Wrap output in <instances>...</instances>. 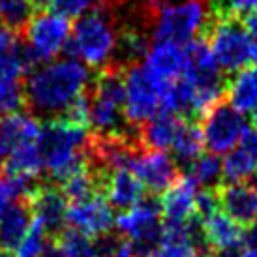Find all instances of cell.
<instances>
[{"mask_svg":"<svg viewBox=\"0 0 257 257\" xmlns=\"http://www.w3.org/2000/svg\"><path fill=\"white\" fill-rule=\"evenodd\" d=\"M90 72L77 58H55L34 66L23 81L25 103L36 118L57 120L90 86Z\"/></svg>","mask_w":257,"mask_h":257,"instance_id":"obj_1","label":"cell"},{"mask_svg":"<svg viewBox=\"0 0 257 257\" xmlns=\"http://www.w3.org/2000/svg\"><path fill=\"white\" fill-rule=\"evenodd\" d=\"M90 141L92 134H88V130L64 120H47L42 124L38 145L43 154L45 173L62 184L70 175L88 164Z\"/></svg>","mask_w":257,"mask_h":257,"instance_id":"obj_2","label":"cell"},{"mask_svg":"<svg viewBox=\"0 0 257 257\" xmlns=\"http://www.w3.org/2000/svg\"><path fill=\"white\" fill-rule=\"evenodd\" d=\"M118 30L105 8L86 12L75 19L66 53L85 66L101 70L111 64L118 47Z\"/></svg>","mask_w":257,"mask_h":257,"instance_id":"obj_3","label":"cell"},{"mask_svg":"<svg viewBox=\"0 0 257 257\" xmlns=\"http://www.w3.org/2000/svg\"><path fill=\"white\" fill-rule=\"evenodd\" d=\"M150 17L154 42L188 45L205 34L208 25L207 0H184L179 4H162Z\"/></svg>","mask_w":257,"mask_h":257,"instance_id":"obj_4","label":"cell"},{"mask_svg":"<svg viewBox=\"0 0 257 257\" xmlns=\"http://www.w3.org/2000/svg\"><path fill=\"white\" fill-rule=\"evenodd\" d=\"M203 36L207 38L216 62L225 75H236L251 62V38L244 29L242 19L208 17L207 30Z\"/></svg>","mask_w":257,"mask_h":257,"instance_id":"obj_5","label":"cell"},{"mask_svg":"<svg viewBox=\"0 0 257 257\" xmlns=\"http://www.w3.org/2000/svg\"><path fill=\"white\" fill-rule=\"evenodd\" d=\"M116 231L134 250L136 257H152L164 236V214L156 199L139 201L136 207L122 210L114 218Z\"/></svg>","mask_w":257,"mask_h":257,"instance_id":"obj_6","label":"cell"},{"mask_svg":"<svg viewBox=\"0 0 257 257\" xmlns=\"http://www.w3.org/2000/svg\"><path fill=\"white\" fill-rule=\"evenodd\" d=\"M70 21L53 12H38L25 29V49L32 66L45 64L66 51L70 42Z\"/></svg>","mask_w":257,"mask_h":257,"instance_id":"obj_7","label":"cell"},{"mask_svg":"<svg viewBox=\"0 0 257 257\" xmlns=\"http://www.w3.org/2000/svg\"><path fill=\"white\" fill-rule=\"evenodd\" d=\"M126 103L124 114L130 126H143L145 122L162 113V96L167 86L160 85L143 64L126 66Z\"/></svg>","mask_w":257,"mask_h":257,"instance_id":"obj_8","label":"cell"},{"mask_svg":"<svg viewBox=\"0 0 257 257\" xmlns=\"http://www.w3.org/2000/svg\"><path fill=\"white\" fill-rule=\"evenodd\" d=\"M201 132L208 152L225 156L244 143V137L250 130L242 113L235 111L227 101H220L203 116Z\"/></svg>","mask_w":257,"mask_h":257,"instance_id":"obj_9","label":"cell"},{"mask_svg":"<svg viewBox=\"0 0 257 257\" xmlns=\"http://www.w3.org/2000/svg\"><path fill=\"white\" fill-rule=\"evenodd\" d=\"M66 223L70 229L83 233L90 238H101L111 233L114 225L113 207L100 192L81 201H73L68 207Z\"/></svg>","mask_w":257,"mask_h":257,"instance_id":"obj_10","label":"cell"},{"mask_svg":"<svg viewBox=\"0 0 257 257\" xmlns=\"http://www.w3.org/2000/svg\"><path fill=\"white\" fill-rule=\"evenodd\" d=\"M130 169L143 182L145 190L154 193H165L179 179L175 158L162 150L139 149L132 160Z\"/></svg>","mask_w":257,"mask_h":257,"instance_id":"obj_11","label":"cell"},{"mask_svg":"<svg viewBox=\"0 0 257 257\" xmlns=\"http://www.w3.org/2000/svg\"><path fill=\"white\" fill-rule=\"evenodd\" d=\"M201 231L205 244L214 248L220 257H231L240 251L248 242V235L240 223L229 218L225 212H214L201 220Z\"/></svg>","mask_w":257,"mask_h":257,"instance_id":"obj_12","label":"cell"},{"mask_svg":"<svg viewBox=\"0 0 257 257\" xmlns=\"http://www.w3.org/2000/svg\"><path fill=\"white\" fill-rule=\"evenodd\" d=\"M199 192V184L188 173L180 175L160 201L165 223H188L195 220Z\"/></svg>","mask_w":257,"mask_h":257,"instance_id":"obj_13","label":"cell"},{"mask_svg":"<svg viewBox=\"0 0 257 257\" xmlns=\"http://www.w3.org/2000/svg\"><path fill=\"white\" fill-rule=\"evenodd\" d=\"M32 220L49 235H55L64 227L68 214V199L60 188L40 186L29 199Z\"/></svg>","mask_w":257,"mask_h":257,"instance_id":"obj_14","label":"cell"},{"mask_svg":"<svg viewBox=\"0 0 257 257\" xmlns=\"http://www.w3.org/2000/svg\"><path fill=\"white\" fill-rule=\"evenodd\" d=\"M143 66L160 85H171L184 75L186 45L169 42H154L145 58Z\"/></svg>","mask_w":257,"mask_h":257,"instance_id":"obj_15","label":"cell"},{"mask_svg":"<svg viewBox=\"0 0 257 257\" xmlns=\"http://www.w3.org/2000/svg\"><path fill=\"white\" fill-rule=\"evenodd\" d=\"M40 134L42 124L34 114L14 113L0 116V160L8 158L21 145L38 141Z\"/></svg>","mask_w":257,"mask_h":257,"instance_id":"obj_16","label":"cell"},{"mask_svg":"<svg viewBox=\"0 0 257 257\" xmlns=\"http://www.w3.org/2000/svg\"><path fill=\"white\" fill-rule=\"evenodd\" d=\"M220 208L240 225L257 223V192L250 184H225L218 190Z\"/></svg>","mask_w":257,"mask_h":257,"instance_id":"obj_17","label":"cell"},{"mask_svg":"<svg viewBox=\"0 0 257 257\" xmlns=\"http://www.w3.org/2000/svg\"><path fill=\"white\" fill-rule=\"evenodd\" d=\"M103 193L111 207L128 210L145 199V186L132 169H116L105 177Z\"/></svg>","mask_w":257,"mask_h":257,"instance_id":"obj_18","label":"cell"},{"mask_svg":"<svg viewBox=\"0 0 257 257\" xmlns=\"http://www.w3.org/2000/svg\"><path fill=\"white\" fill-rule=\"evenodd\" d=\"M32 210L29 201H14L0 216V248L15 251L32 227Z\"/></svg>","mask_w":257,"mask_h":257,"instance_id":"obj_19","label":"cell"},{"mask_svg":"<svg viewBox=\"0 0 257 257\" xmlns=\"http://www.w3.org/2000/svg\"><path fill=\"white\" fill-rule=\"evenodd\" d=\"M180 122H182V116H177V114H156L154 118H150L149 122L137 128L139 147L147 150H162V152L171 149L180 128Z\"/></svg>","mask_w":257,"mask_h":257,"instance_id":"obj_20","label":"cell"},{"mask_svg":"<svg viewBox=\"0 0 257 257\" xmlns=\"http://www.w3.org/2000/svg\"><path fill=\"white\" fill-rule=\"evenodd\" d=\"M227 103L242 114L257 111V66L246 68L227 81Z\"/></svg>","mask_w":257,"mask_h":257,"instance_id":"obj_21","label":"cell"},{"mask_svg":"<svg viewBox=\"0 0 257 257\" xmlns=\"http://www.w3.org/2000/svg\"><path fill=\"white\" fill-rule=\"evenodd\" d=\"M6 169L8 175H12V177L40 182L38 179L45 171V162H43V154L38 141L25 143L19 149H15L6 158Z\"/></svg>","mask_w":257,"mask_h":257,"instance_id":"obj_22","label":"cell"},{"mask_svg":"<svg viewBox=\"0 0 257 257\" xmlns=\"http://www.w3.org/2000/svg\"><path fill=\"white\" fill-rule=\"evenodd\" d=\"M203 147H205V141H203L201 126L195 120L182 118L171 147L175 160L184 165H190L203 154Z\"/></svg>","mask_w":257,"mask_h":257,"instance_id":"obj_23","label":"cell"},{"mask_svg":"<svg viewBox=\"0 0 257 257\" xmlns=\"http://www.w3.org/2000/svg\"><path fill=\"white\" fill-rule=\"evenodd\" d=\"M257 175V160L244 147L231 150L221 160V177L227 184H242Z\"/></svg>","mask_w":257,"mask_h":257,"instance_id":"obj_24","label":"cell"},{"mask_svg":"<svg viewBox=\"0 0 257 257\" xmlns=\"http://www.w3.org/2000/svg\"><path fill=\"white\" fill-rule=\"evenodd\" d=\"M60 186H62L60 190L66 195V199H72L73 203V201L86 199L94 193H98V190L103 188V179L94 171L92 165L86 164L85 167H81L73 175H70Z\"/></svg>","mask_w":257,"mask_h":257,"instance_id":"obj_25","label":"cell"},{"mask_svg":"<svg viewBox=\"0 0 257 257\" xmlns=\"http://www.w3.org/2000/svg\"><path fill=\"white\" fill-rule=\"evenodd\" d=\"M36 14L32 0H0V25L15 32L27 29Z\"/></svg>","mask_w":257,"mask_h":257,"instance_id":"obj_26","label":"cell"},{"mask_svg":"<svg viewBox=\"0 0 257 257\" xmlns=\"http://www.w3.org/2000/svg\"><path fill=\"white\" fill-rule=\"evenodd\" d=\"M32 68L25 43L14 49H0V81H23Z\"/></svg>","mask_w":257,"mask_h":257,"instance_id":"obj_27","label":"cell"},{"mask_svg":"<svg viewBox=\"0 0 257 257\" xmlns=\"http://www.w3.org/2000/svg\"><path fill=\"white\" fill-rule=\"evenodd\" d=\"M188 175L192 177L199 188L203 190H212L216 184H220L221 177V160L216 154H201L195 162L190 164Z\"/></svg>","mask_w":257,"mask_h":257,"instance_id":"obj_28","label":"cell"},{"mask_svg":"<svg viewBox=\"0 0 257 257\" xmlns=\"http://www.w3.org/2000/svg\"><path fill=\"white\" fill-rule=\"evenodd\" d=\"M62 257H100L98 255V244L90 236L77 233L73 229L62 231L55 244Z\"/></svg>","mask_w":257,"mask_h":257,"instance_id":"obj_29","label":"cell"},{"mask_svg":"<svg viewBox=\"0 0 257 257\" xmlns=\"http://www.w3.org/2000/svg\"><path fill=\"white\" fill-rule=\"evenodd\" d=\"M49 248V233L40 227L38 223H32L27 236L17 246L15 257H45Z\"/></svg>","mask_w":257,"mask_h":257,"instance_id":"obj_30","label":"cell"},{"mask_svg":"<svg viewBox=\"0 0 257 257\" xmlns=\"http://www.w3.org/2000/svg\"><path fill=\"white\" fill-rule=\"evenodd\" d=\"M197 246L186 238H162L152 257H195Z\"/></svg>","mask_w":257,"mask_h":257,"instance_id":"obj_31","label":"cell"},{"mask_svg":"<svg viewBox=\"0 0 257 257\" xmlns=\"http://www.w3.org/2000/svg\"><path fill=\"white\" fill-rule=\"evenodd\" d=\"M90 0H49V8L47 12H53V14H58L66 17V19H77L83 14H86L90 10Z\"/></svg>","mask_w":257,"mask_h":257,"instance_id":"obj_32","label":"cell"},{"mask_svg":"<svg viewBox=\"0 0 257 257\" xmlns=\"http://www.w3.org/2000/svg\"><path fill=\"white\" fill-rule=\"evenodd\" d=\"M98 244V255L100 257H136L128 240L118 236H101Z\"/></svg>","mask_w":257,"mask_h":257,"instance_id":"obj_33","label":"cell"},{"mask_svg":"<svg viewBox=\"0 0 257 257\" xmlns=\"http://www.w3.org/2000/svg\"><path fill=\"white\" fill-rule=\"evenodd\" d=\"M14 201H19V197H17V192H15L12 180L8 179V177L6 179H0V216L4 214V210Z\"/></svg>","mask_w":257,"mask_h":257,"instance_id":"obj_34","label":"cell"},{"mask_svg":"<svg viewBox=\"0 0 257 257\" xmlns=\"http://www.w3.org/2000/svg\"><path fill=\"white\" fill-rule=\"evenodd\" d=\"M242 23H244V29L250 34L251 40H257V12H251V14L244 15Z\"/></svg>","mask_w":257,"mask_h":257,"instance_id":"obj_35","label":"cell"},{"mask_svg":"<svg viewBox=\"0 0 257 257\" xmlns=\"http://www.w3.org/2000/svg\"><path fill=\"white\" fill-rule=\"evenodd\" d=\"M242 147L257 160V130H253V132H248V134H246Z\"/></svg>","mask_w":257,"mask_h":257,"instance_id":"obj_36","label":"cell"},{"mask_svg":"<svg viewBox=\"0 0 257 257\" xmlns=\"http://www.w3.org/2000/svg\"><path fill=\"white\" fill-rule=\"evenodd\" d=\"M231 257H257V240L255 238H251V236H248V242H246V246H244L240 251H236L235 255Z\"/></svg>","mask_w":257,"mask_h":257,"instance_id":"obj_37","label":"cell"},{"mask_svg":"<svg viewBox=\"0 0 257 257\" xmlns=\"http://www.w3.org/2000/svg\"><path fill=\"white\" fill-rule=\"evenodd\" d=\"M145 8H147V15H152L154 12H158V8L162 6V0H143Z\"/></svg>","mask_w":257,"mask_h":257,"instance_id":"obj_38","label":"cell"},{"mask_svg":"<svg viewBox=\"0 0 257 257\" xmlns=\"http://www.w3.org/2000/svg\"><path fill=\"white\" fill-rule=\"evenodd\" d=\"M251 62L257 66V40H251Z\"/></svg>","mask_w":257,"mask_h":257,"instance_id":"obj_39","label":"cell"},{"mask_svg":"<svg viewBox=\"0 0 257 257\" xmlns=\"http://www.w3.org/2000/svg\"><path fill=\"white\" fill-rule=\"evenodd\" d=\"M195 257H218V255H214V253H208V251H201V253H197Z\"/></svg>","mask_w":257,"mask_h":257,"instance_id":"obj_40","label":"cell"},{"mask_svg":"<svg viewBox=\"0 0 257 257\" xmlns=\"http://www.w3.org/2000/svg\"><path fill=\"white\" fill-rule=\"evenodd\" d=\"M0 257H12V255H10V251H6V250H2V248H0Z\"/></svg>","mask_w":257,"mask_h":257,"instance_id":"obj_41","label":"cell"},{"mask_svg":"<svg viewBox=\"0 0 257 257\" xmlns=\"http://www.w3.org/2000/svg\"><path fill=\"white\" fill-rule=\"evenodd\" d=\"M248 236H251V238H255V240H257V223H255V229H253V233H251V235H248Z\"/></svg>","mask_w":257,"mask_h":257,"instance_id":"obj_42","label":"cell"},{"mask_svg":"<svg viewBox=\"0 0 257 257\" xmlns=\"http://www.w3.org/2000/svg\"><path fill=\"white\" fill-rule=\"evenodd\" d=\"M253 128L257 130V111H255V113H253Z\"/></svg>","mask_w":257,"mask_h":257,"instance_id":"obj_43","label":"cell"},{"mask_svg":"<svg viewBox=\"0 0 257 257\" xmlns=\"http://www.w3.org/2000/svg\"><path fill=\"white\" fill-rule=\"evenodd\" d=\"M253 188H255V192H257V175L253 177Z\"/></svg>","mask_w":257,"mask_h":257,"instance_id":"obj_44","label":"cell"}]
</instances>
